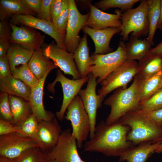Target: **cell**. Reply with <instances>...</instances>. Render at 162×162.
Segmentation results:
<instances>
[{
  "instance_id": "obj_32",
  "label": "cell",
  "mask_w": 162,
  "mask_h": 162,
  "mask_svg": "<svg viewBox=\"0 0 162 162\" xmlns=\"http://www.w3.org/2000/svg\"><path fill=\"white\" fill-rule=\"evenodd\" d=\"M13 159L14 162H49L50 160L47 154L38 147L31 148Z\"/></svg>"
},
{
  "instance_id": "obj_40",
  "label": "cell",
  "mask_w": 162,
  "mask_h": 162,
  "mask_svg": "<svg viewBox=\"0 0 162 162\" xmlns=\"http://www.w3.org/2000/svg\"><path fill=\"white\" fill-rule=\"evenodd\" d=\"M17 126L2 119L0 120V136L10 133L18 132Z\"/></svg>"
},
{
  "instance_id": "obj_18",
  "label": "cell",
  "mask_w": 162,
  "mask_h": 162,
  "mask_svg": "<svg viewBox=\"0 0 162 162\" xmlns=\"http://www.w3.org/2000/svg\"><path fill=\"white\" fill-rule=\"evenodd\" d=\"M51 71L48 70L44 77L39 80L38 84L31 88L28 101L32 113L38 122L43 121L50 120L55 117V115L53 112L45 110L43 102L44 85L47 76Z\"/></svg>"
},
{
  "instance_id": "obj_29",
  "label": "cell",
  "mask_w": 162,
  "mask_h": 162,
  "mask_svg": "<svg viewBox=\"0 0 162 162\" xmlns=\"http://www.w3.org/2000/svg\"><path fill=\"white\" fill-rule=\"evenodd\" d=\"M161 0H148L147 18L149 31L147 39L151 46L154 44L153 39L159 20Z\"/></svg>"
},
{
  "instance_id": "obj_25",
  "label": "cell",
  "mask_w": 162,
  "mask_h": 162,
  "mask_svg": "<svg viewBox=\"0 0 162 162\" xmlns=\"http://www.w3.org/2000/svg\"><path fill=\"white\" fill-rule=\"evenodd\" d=\"M9 100L13 119L12 124L18 126L32 113L30 104L23 98L11 95Z\"/></svg>"
},
{
  "instance_id": "obj_5",
  "label": "cell",
  "mask_w": 162,
  "mask_h": 162,
  "mask_svg": "<svg viewBox=\"0 0 162 162\" xmlns=\"http://www.w3.org/2000/svg\"><path fill=\"white\" fill-rule=\"evenodd\" d=\"M67 110L64 118L70 122L72 134L76 140L78 148H81L90 134L91 124L89 115L79 95L71 101Z\"/></svg>"
},
{
  "instance_id": "obj_34",
  "label": "cell",
  "mask_w": 162,
  "mask_h": 162,
  "mask_svg": "<svg viewBox=\"0 0 162 162\" xmlns=\"http://www.w3.org/2000/svg\"><path fill=\"white\" fill-rule=\"evenodd\" d=\"M140 0H102L96 2L94 6L98 9L106 10L112 8H118L124 12L132 8Z\"/></svg>"
},
{
  "instance_id": "obj_43",
  "label": "cell",
  "mask_w": 162,
  "mask_h": 162,
  "mask_svg": "<svg viewBox=\"0 0 162 162\" xmlns=\"http://www.w3.org/2000/svg\"><path fill=\"white\" fill-rule=\"evenodd\" d=\"M22 3L27 8L38 15L41 8L43 0H21Z\"/></svg>"
},
{
  "instance_id": "obj_9",
  "label": "cell",
  "mask_w": 162,
  "mask_h": 162,
  "mask_svg": "<svg viewBox=\"0 0 162 162\" xmlns=\"http://www.w3.org/2000/svg\"><path fill=\"white\" fill-rule=\"evenodd\" d=\"M77 141L69 129L62 131L55 146L46 153L50 159L57 162H85L80 157Z\"/></svg>"
},
{
  "instance_id": "obj_22",
  "label": "cell",
  "mask_w": 162,
  "mask_h": 162,
  "mask_svg": "<svg viewBox=\"0 0 162 162\" xmlns=\"http://www.w3.org/2000/svg\"><path fill=\"white\" fill-rule=\"evenodd\" d=\"M1 92L7 93L9 95L19 97L28 101L31 88L20 80L12 75L0 78Z\"/></svg>"
},
{
  "instance_id": "obj_41",
  "label": "cell",
  "mask_w": 162,
  "mask_h": 162,
  "mask_svg": "<svg viewBox=\"0 0 162 162\" xmlns=\"http://www.w3.org/2000/svg\"><path fill=\"white\" fill-rule=\"evenodd\" d=\"M7 20L0 21V40L10 42L11 33Z\"/></svg>"
},
{
  "instance_id": "obj_33",
  "label": "cell",
  "mask_w": 162,
  "mask_h": 162,
  "mask_svg": "<svg viewBox=\"0 0 162 162\" xmlns=\"http://www.w3.org/2000/svg\"><path fill=\"white\" fill-rule=\"evenodd\" d=\"M11 74L14 77L20 80L31 88L35 86L39 81L30 70L28 64L16 67Z\"/></svg>"
},
{
  "instance_id": "obj_6",
  "label": "cell",
  "mask_w": 162,
  "mask_h": 162,
  "mask_svg": "<svg viewBox=\"0 0 162 162\" xmlns=\"http://www.w3.org/2000/svg\"><path fill=\"white\" fill-rule=\"evenodd\" d=\"M91 57L93 65L91 73L97 78L98 84L128 60L123 41H120L114 51L104 54L93 53Z\"/></svg>"
},
{
  "instance_id": "obj_48",
  "label": "cell",
  "mask_w": 162,
  "mask_h": 162,
  "mask_svg": "<svg viewBox=\"0 0 162 162\" xmlns=\"http://www.w3.org/2000/svg\"><path fill=\"white\" fill-rule=\"evenodd\" d=\"M0 162H14L13 159L0 155Z\"/></svg>"
},
{
  "instance_id": "obj_47",
  "label": "cell",
  "mask_w": 162,
  "mask_h": 162,
  "mask_svg": "<svg viewBox=\"0 0 162 162\" xmlns=\"http://www.w3.org/2000/svg\"><path fill=\"white\" fill-rule=\"evenodd\" d=\"M157 28L160 30H162V0H161L160 18Z\"/></svg>"
},
{
  "instance_id": "obj_7",
  "label": "cell",
  "mask_w": 162,
  "mask_h": 162,
  "mask_svg": "<svg viewBox=\"0 0 162 162\" xmlns=\"http://www.w3.org/2000/svg\"><path fill=\"white\" fill-rule=\"evenodd\" d=\"M138 68V63L136 60H128L110 74L100 83L98 95L101 101L113 91L127 87V84L137 74Z\"/></svg>"
},
{
  "instance_id": "obj_27",
  "label": "cell",
  "mask_w": 162,
  "mask_h": 162,
  "mask_svg": "<svg viewBox=\"0 0 162 162\" xmlns=\"http://www.w3.org/2000/svg\"><path fill=\"white\" fill-rule=\"evenodd\" d=\"M36 14L25 6L21 0H0V19L1 21L7 20L16 14L30 15Z\"/></svg>"
},
{
  "instance_id": "obj_36",
  "label": "cell",
  "mask_w": 162,
  "mask_h": 162,
  "mask_svg": "<svg viewBox=\"0 0 162 162\" xmlns=\"http://www.w3.org/2000/svg\"><path fill=\"white\" fill-rule=\"evenodd\" d=\"M9 95L7 93L1 92L0 113L2 119L12 123L13 119L10 104Z\"/></svg>"
},
{
  "instance_id": "obj_45",
  "label": "cell",
  "mask_w": 162,
  "mask_h": 162,
  "mask_svg": "<svg viewBox=\"0 0 162 162\" xmlns=\"http://www.w3.org/2000/svg\"><path fill=\"white\" fill-rule=\"evenodd\" d=\"M10 43L0 40V58L6 56Z\"/></svg>"
},
{
  "instance_id": "obj_20",
  "label": "cell",
  "mask_w": 162,
  "mask_h": 162,
  "mask_svg": "<svg viewBox=\"0 0 162 162\" xmlns=\"http://www.w3.org/2000/svg\"><path fill=\"white\" fill-rule=\"evenodd\" d=\"M161 142L155 143L146 142L132 146L119 156L118 162H147L159 148Z\"/></svg>"
},
{
  "instance_id": "obj_4",
  "label": "cell",
  "mask_w": 162,
  "mask_h": 162,
  "mask_svg": "<svg viewBox=\"0 0 162 162\" xmlns=\"http://www.w3.org/2000/svg\"><path fill=\"white\" fill-rule=\"evenodd\" d=\"M148 0H141L136 8L128 9L122 13L120 34L123 41L128 40L130 33L131 38H139L148 35Z\"/></svg>"
},
{
  "instance_id": "obj_11",
  "label": "cell",
  "mask_w": 162,
  "mask_h": 162,
  "mask_svg": "<svg viewBox=\"0 0 162 162\" xmlns=\"http://www.w3.org/2000/svg\"><path fill=\"white\" fill-rule=\"evenodd\" d=\"M10 18L9 23L16 26H24L39 30L53 38L59 47L65 49L64 37L53 23L30 15L16 14Z\"/></svg>"
},
{
  "instance_id": "obj_10",
  "label": "cell",
  "mask_w": 162,
  "mask_h": 162,
  "mask_svg": "<svg viewBox=\"0 0 162 162\" xmlns=\"http://www.w3.org/2000/svg\"><path fill=\"white\" fill-rule=\"evenodd\" d=\"M87 76L78 80H71L65 77L60 69L56 71V76L54 81L49 84L48 89L52 93L55 92L54 86L56 83L61 84L63 92V100L60 110L56 112L57 118L60 121L63 120L67 107L73 99L77 95L83 85L88 82Z\"/></svg>"
},
{
  "instance_id": "obj_12",
  "label": "cell",
  "mask_w": 162,
  "mask_h": 162,
  "mask_svg": "<svg viewBox=\"0 0 162 162\" xmlns=\"http://www.w3.org/2000/svg\"><path fill=\"white\" fill-rule=\"evenodd\" d=\"M38 147L33 140L18 132L0 136V155L15 158L25 151Z\"/></svg>"
},
{
  "instance_id": "obj_3",
  "label": "cell",
  "mask_w": 162,
  "mask_h": 162,
  "mask_svg": "<svg viewBox=\"0 0 162 162\" xmlns=\"http://www.w3.org/2000/svg\"><path fill=\"white\" fill-rule=\"evenodd\" d=\"M141 80L136 75L128 87H120L106 99L104 104L110 107V112L105 122L108 125L118 121L127 112L140 109V86Z\"/></svg>"
},
{
  "instance_id": "obj_2",
  "label": "cell",
  "mask_w": 162,
  "mask_h": 162,
  "mask_svg": "<svg viewBox=\"0 0 162 162\" xmlns=\"http://www.w3.org/2000/svg\"><path fill=\"white\" fill-rule=\"evenodd\" d=\"M118 121L130 127L127 140L133 146L162 140V124L153 120L140 109L127 112Z\"/></svg>"
},
{
  "instance_id": "obj_21",
  "label": "cell",
  "mask_w": 162,
  "mask_h": 162,
  "mask_svg": "<svg viewBox=\"0 0 162 162\" xmlns=\"http://www.w3.org/2000/svg\"><path fill=\"white\" fill-rule=\"evenodd\" d=\"M73 55L74 61L81 78L87 77L91 72L93 66L89 55L87 34H85L81 38L79 44Z\"/></svg>"
},
{
  "instance_id": "obj_26",
  "label": "cell",
  "mask_w": 162,
  "mask_h": 162,
  "mask_svg": "<svg viewBox=\"0 0 162 162\" xmlns=\"http://www.w3.org/2000/svg\"><path fill=\"white\" fill-rule=\"evenodd\" d=\"M34 51L27 49L17 44H10L6 57L11 72L19 65L28 64Z\"/></svg>"
},
{
  "instance_id": "obj_31",
  "label": "cell",
  "mask_w": 162,
  "mask_h": 162,
  "mask_svg": "<svg viewBox=\"0 0 162 162\" xmlns=\"http://www.w3.org/2000/svg\"><path fill=\"white\" fill-rule=\"evenodd\" d=\"M38 124L34 116L32 113L21 124L17 126L18 132L22 136L34 140L40 148V144L38 134Z\"/></svg>"
},
{
  "instance_id": "obj_19",
  "label": "cell",
  "mask_w": 162,
  "mask_h": 162,
  "mask_svg": "<svg viewBox=\"0 0 162 162\" xmlns=\"http://www.w3.org/2000/svg\"><path fill=\"white\" fill-rule=\"evenodd\" d=\"M82 30L93 40L95 45L94 53L104 54L113 52L110 46V41L115 34L120 32L121 28L112 27L96 29L85 26Z\"/></svg>"
},
{
  "instance_id": "obj_14",
  "label": "cell",
  "mask_w": 162,
  "mask_h": 162,
  "mask_svg": "<svg viewBox=\"0 0 162 162\" xmlns=\"http://www.w3.org/2000/svg\"><path fill=\"white\" fill-rule=\"evenodd\" d=\"M44 55L52 60L65 74L71 75L73 80L81 78L74 61L73 54L59 47L52 42L43 50Z\"/></svg>"
},
{
  "instance_id": "obj_13",
  "label": "cell",
  "mask_w": 162,
  "mask_h": 162,
  "mask_svg": "<svg viewBox=\"0 0 162 162\" xmlns=\"http://www.w3.org/2000/svg\"><path fill=\"white\" fill-rule=\"evenodd\" d=\"M88 83L86 88L81 89L78 95L81 98L85 109L89 117L91 130L90 139L94 135L96 125V118L98 109L102 106L100 100L96 92V88L98 84L97 78L91 73L87 76Z\"/></svg>"
},
{
  "instance_id": "obj_23",
  "label": "cell",
  "mask_w": 162,
  "mask_h": 162,
  "mask_svg": "<svg viewBox=\"0 0 162 162\" xmlns=\"http://www.w3.org/2000/svg\"><path fill=\"white\" fill-rule=\"evenodd\" d=\"M162 70V56L147 53L139 60L136 75L142 81Z\"/></svg>"
},
{
  "instance_id": "obj_28",
  "label": "cell",
  "mask_w": 162,
  "mask_h": 162,
  "mask_svg": "<svg viewBox=\"0 0 162 162\" xmlns=\"http://www.w3.org/2000/svg\"><path fill=\"white\" fill-rule=\"evenodd\" d=\"M151 46L147 39L130 37L129 41L125 44L128 59L139 61L148 53L151 49Z\"/></svg>"
},
{
  "instance_id": "obj_1",
  "label": "cell",
  "mask_w": 162,
  "mask_h": 162,
  "mask_svg": "<svg viewBox=\"0 0 162 162\" xmlns=\"http://www.w3.org/2000/svg\"><path fill=\"white\" fill-rule=\"evenodd\" d=\"M130 127L117 121L110 125L101 121L95 127L92 138L86 141L85 151L100 152L106 156H119L133 146L127 140Z\"/></svg>"
},
{
  "instance_id": "obj_24",
  "label": "cell",
  "mask_w": 162,
  "mask_h": 162,
  "mask_svg": "<svg viewBox=\"0 0 162 162\" xmlns=\"http://www.w3.org/2000/svg\"><path fill=\"white\" fill-rule=\"evenodd\" d=\"M28 66L35 76L39 80L47 72L58 67L49 58L45 56L41 48L34 51L28 63Z\"/></svg>"
},
{
  "instance_id": "obj_15",
  "label": "cell",
  "mask_w": 162,
  "mask_h": 162,
  "mask_svg": "<svg viewBox=\"0 0 162 162\" xmlns=\"http://www.w3.org/2000/svg\"><path fill=\"white\" fill-rule=\"evenodd\" d=\"M8 22L12 29L10 44H18L33 51L41 48L44 42V35L33 28L24 26H16Z\"/></svg>"
},
{
  "instance_id": "obj_35",
  "label": "cell",
  "mask_w": 162,
  "mask_h": 162,
  "mask_svg": "<svg viewBox=\"0 0 162 162\" xmlns=\"http://www.w3.org/2000/svg\"><path fill=\"white\" fill-rule=\"evenodd\" d=\"M162 108V87L140 104V109L146 112Z\"/></svg>"
},
{
  "instance_id": "obj_30",
  "label": "cell",
  "mask_w": 162,
  "mask_h": 162,
  "mask_svg": "<svg viewBox=\"0 0 162 162\" xmlns=\"http://www.w3.org/2000/svg\"><path fill=\"white\" fill-rule=\"evenodd\" d=\"M162 79V70L153 76L141 80L140 86V101H145L159 89Z\"/></svg>"
},
{
  "instance_id": "obj_39",
  "label": "cell",
  "mask_w": 162,
  "mask_h": 162,
  "mask_svg": "<svg viewBox=\"0 0 162 162\" xmlns=\"http://www.w3.org/2000/svg\"><path fill=\"white\" fill-rule=\"evenodd\" d=\"M62 0H52L50 6L51 14L53 23L56 28L57 21L62 12Z\"/></svg>"
},
{
  "instance_id": "obj_44",
  "label": "cell",
  "mask_w": 162,
  "mask_h": 162,
  "mask_svg": "<svg viewBox=\"0 0 162 162\" xmlns=\"http://www.w3.org/2000/svg\"><path fill=\"white\" fill-rule=\"evenodd\" d=\"M145 113L150 118L156 122L162 124V108Z\"/></svg>"
},
{
  "instance_id": "obj_49",
  "label": "cell",
  "mask_w": 162,
  "mask_h": 162,
  "mask_svg": "<svg viewBox=\"0 0 162 162\" xmlns=\"http://www.w3.org/2000/svg\"><path fill=\"white\" fill-rule=\"evenodd\" d=\"M155 152L158 154L162 153V140L159 148Z\"/></svg>"
},
{
  "instance_id": "obj_37",
  "label": "cell",
  "mask_w": 162,
  "mask_h": 162,
  "mask_svg": "<svg viewBox=\"0 0 162 162\" xmlns=\"http://www.w3.org/2000/svg\"><path fill=\"white\" fill-rule=\"evenodd\" d=\"M63 9L56 22L57 28L65 38L69 17L68 0H62Z\"/></svg>"
},
{
  "instance_id": "obj_42",
  "label": "cell",
  "mask_w": 162,
  "mask_h": 162,
  "mask_svg": "<svg viewBox=\"0 0 162 162\" xmlns=\"http://www.w3.org/2000/svg\"><path fill=\"white\" fill-rule=\"evenodd\" d=\"M12 75L8 61L7 57L0 58V78Z\"/></svg>"
},
{
  "instance_id": "obj_17",
  "label": "cell",
  "mask_w": 162,
  "mask_h": 162,
  "mask_svg": "<svg viewBox=\"0 0 162 162\" xmlns=\"http://www.w3.org/2000/svg\"><path fill=\"white\" fill-rule=\"evenodd\" d=\"M62 132L61 127L56 117L50 120L38 122L40 148L46 153L50 152L56 144Z\"/></svg>"
},
{
  "instance_id": "obj_50",
  "label": "cell",
  "mask_w": 162,
  "mask_h": 162,
  "mask_svg": "<svg viewBox=\"0 0 162 162\" xmlns=\"http://www.w3.org/2000/svg\"><path fill=\"white\" fill-rule=\"evenodd\" d=\"M49 162H57L54 160L50 159Z\"/></svg>"
},
{
  "instance_id": "obj_38",
  "label": "cell",
  "mask_w": 162,
  "mask_h": 162,
  "mask_svg": "<svg viewBox=\"0 0 162 162\" xmlns=\"http://www.w3.org/2000/svg\"><path fill=\"white\" fill-rule=\"evenodd\" d=\"M52 1V0H43L40 11L37 18L53 23L50 12Z\"/></svg>"
},
{
  "instance_id": "obj_46",
  "label": "cell",
  "mask_w": 162,
  "mask_h": 162,
  "mask_svg": "<svg viewBox=\"0 0 162 162\" xmlns=\"http://www.w3.org/2000/svg\"><path fill=\"white\" fill-rule=\"evenodd\" d=\"M148 53L162 56V41L154 48H151Z\"/></svg>"
},
{
  "instance_id": "obj_51",
  "label": "cell",
  "mask_w": 162,
  "mask_h": 162,
  "mask_svg": "<svg viewBox=\"0 0 162 162\" xmlns=\"http://www.w3.org/2000/svg\"><path fill=\"white\" fill-rule=\"evenodd\" d=\"M162 87V79L161 81V82L160 84L159 89Z\"/></svg>"
},
{
  "instance_id": "obj_16",
  "label": "cell",
  "mask_w": 162,
  "mask_h": 162,
  "mask_svg": "<svg viewBox=\"0 0 162 162\" xmlns=\"http://www.w3.org/2000/svg\"><path fill=\"white\" fill-rule=\"evenodd\" d=\"M89 15L85 26L96 29H102L108 28H120L122 13L116 10L115 14L105 12L96 7L90 2Z\"/></svg>"
},
{
  "instance_id": "obj_8",
  "label": "cell",
  "mask_w": 162,
  "mask_h": 162,
  "mask_svg": "<svg viewBox=\"0 0 162 162\" xmlns=\"http://www.w3.org/2000/svg\"><path fill=\"white\" fill-rule=\"evenodd\" d=\"M69 17L64 40L65 49L74 54L78 47L81 38L79 33L86 23L89 12L83 15L79 11L75 0H68Z\"/></svg>"
}]
</instances>
